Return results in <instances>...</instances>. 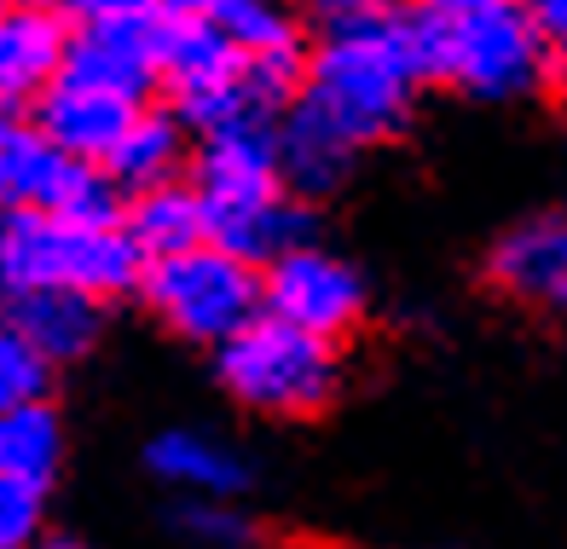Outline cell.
Masks as SVG:
<instances>
[{"label": "cell", "mask_w": 567, "mask_h": 549, "mask_svg": "<svg viewBox=\"0 0 567 549\" xmlns=\"http://www.w3.org/2000/svg\"><path fill=\"white\" fill-rule=\"evenodd\" d=\"M151 468H157V480L186 491V498H238L249 486L244 457L226 439L197 434V428H168L151 439Z\"/></svg>", "instance_id": "obj_17"}, {"label": "cell", "mask_w": 567, "mask_h": 549, "mask_svg": "<svg viewBox=\"0 0 567 549\" xmlns=\"http://www.w3.org/2000/svg\"><path fill=\"white\" fill-rule=\"evenodd\" d=\"M35 122L47 127V139L59 151L82 156V163H105L116 151V139L127 134V122L140 116V99H122L111 87H93V82H75V75H59L53 87H47Z\"/></svg>", "instance_id": "obj_12"}, {"label": "cell", "mask_w": 567, "mask_h": 549, "mask_svg": "<svg viewBox=\"0 0 567 549\" xmlns=\"http://www.w3.org/2000/svg\"><path fill=\"white\" fill-rule=\"evenodd\" d=\"M64 59H70V35L53 12L35 7V0L7 7L0 12V111L41 99L64 75Z\"/></svg>", "instance_id": "obj_13"}, {"label": "cell", "mask_w": 567, "mask_h": 549, "mask_svg": "<svg viewBox=\"0 0 567 549\" xmlns=\"http://www.w3.org/2000/svg\"><path fill=\"white\" fill-rule=\"evenodd\" d=\"M7 7H18V0H0V12H7Z\"/></svg>", "instance_id": "obj_32"}, {"label": "cell", "mask_w": 567, "mask_h": 549, "mask_svg": "<svg viewBox=\"0 0 567 549\" xmlns=\"http://www.w3.org/2000/svg\"><path fill=\"white\" fill-rule=\"evenodd\" d=\"M7 319L23 330L47 364L82 359L99 342V296L64 290V283H35V290H7Z\"/></svg>", "instance_id": "obj_15"}, {"label": "cell", "mask_w": 567, "mask_h": 549, "mask_svg": "<svg viewBox=\"0 0 567 549\" xmlns=\"http://www.w3.org/2000/svg\"><path fill=\"white\" fill-rule=\"evenodd\" d=\"M179 12H197V18H215L220 30L238 35V46L249 59L261 52H301L296 41V18L278 7V0H174Z\"/></svg>", "instance_id": "obj_21"}, {"label": "cell", "mask_w": 567, "mask_h": 549, "mask_svg": "<svg viewBox=\"0 0 567 549\" xmlns=\"http://www.w3.org/2000/svg\"><path fill=\"white\" fill-rule=\"evenodd\" d=\"M35 549H82V543H35Z\"/></svg>", "instance_id": "obj_30"}, {"label": "cell", "mask_w": 567, "mask_h": 549, "mask_svg": "<svg viewBox=\"0 0 567 549\" xmlns=\"http://www.w3.org/2000/svg\"><path fill=\"white\" fill-rule=\"evenodd\" d=\"M220 382L231 400L261 416H313L337 400L342 359L330 335L261 312L231 342H220Z\"/></svg>", "instance_id": "obj_4"}, {"label": "cell", "mask_w": 567, "mask_h": 549, "mask_svg": "<svg viewBox=\"0 0 567 549\" xmlns=\"http://www.w3.org/2000/svg\"><path fill=\"white\" fill-rule=\"evenodd\" d=\"M486 278L515 301H556L567 296V208H538L515 220L486 255Z\"/></svg>", "instance_id": "obj_11"}, {"label": "cell", "mask_w": 567, "mask_h": 549, "mask_svg": "<svg viewBox=\"0 0 567 549\" xmlns=\"http://www.w3.org/2000/svg\"><path fill=\"white\" fill-rule=\"evenodd\" d=\"M522 7H527V18L538 23V35H545L550 59L567 64V0H522Z\"/></svg>", "instance_id": "obj_26"}, {"label": "cell", "mask_w": 567, "mask_h": 549, "mask_svg": "<svg viewBox=\"0 0 567 549\" xmlns=\"http://www.w3.org/2000/svg\"><path fill=\"white\" fill-rule=\"evenodd\" d=\"M93 163L59 151L41 122H23L18 111H0V203L7 208H47L64 215L70 197L82 191Z\"/></svg>", "instance_id": "obj_10"}, {"label": "cell", "mask_w": 567, "mask_h": 549, "mask_svg": "<svg viewBox=\"0 0 567 549\" xmlns=\"http://www.w3.org/2000/svg\"><path fill=\"white\" fill-rule=\"evenodd\" d=\"M35 7H47V0H35Z\"/></svg>", "instance_id": "obj_34"}, {"label": "cell", "mask_w": 567, "mask_h": 549, "mask_svg": "<svg viewBox=\"0 0 567 549\" xmlns=\"http://www.w3.org/2000/svg\"><path fill=\"white\" fill-rule=\"evenodd\" d=\"M423 82H429V64L417 46V18L389 12L377 23H359V30L324 35L319 52L307 59L296 99L313 104L337 134H348L365 151L400 134Z\"/></svg>", "instance_id": "obj_1"}, {"label": "cell", "mask_w": 567, "mask_h": 549, "mask_svg": "<svg viewBox=\"0 0 567 549\" xmlns=\"http://www.w3.org/2000/svg\"><path fill=\"white\" fill-rule=\"evenodd\" d=\"M145 249L127 238V226H93L47 208H18L7 260H0V290H35V283H64L87 296H122L145 283Z\"/></svg>", "instance_id": "obj_3"}, {"label": "cell", "mask_w": 567, "mask_h": 549, "mask_svg": "<svg viewBox=\"0 0 567 549\" xmlns=\"http://www.w3.org/2000/svg\"><path fill=\"white\" fill-rule=\"evenodd\" d=\"M561 122H567V82H561Z\"/></svg>", "instance_id": "obj_31"}, {"label": "cell", "mask_w": 567, "mask_h": 549, "mask_svg": "<svg viewBox=\"0 0 567 549\" xmlns=\"http://www.w3.org/2000/svg\"><path fill=\"white\" fill-rule=\"evenodd\" d=\"M561 312H567V296H561Z\"/></svg>", "instance_id": "obj_33"}, {"label": "cell", "mask_w": 567, "mask_h": 549, "mask_svg": "<svg viewBox=\"0 0 567 549\" xmlns=\"http://www.w3.org/2000/svg\"><path fill=\"white\" fill-rule=\"evenodd\" d=\"M47 394V359L23 342V330L0 312V411Z\"/></svg>", "instance_id": "obj_22"}, {"label": "cell", "mask_w": 567, "mask_h": 549, "mask_svg": "<svg viewBox=\"0 0 567 549\" xmlns=\"http://www.w3.org/2000/svg\"><path fill=\"white\" fill-rule=\"evenodd\" d=\"M261 283L272 319H290L313 335H330V342H342L365 319V278L319 244H296L290 255H278L272 267H261Z\"/></svg>", "instance_id": "obj_7"}, {"label": "cell", "mask_w": 567, "mask_h": 549, "mask_svg": "<svg viewBox=\"0 0 567 549\" xmlns=\"http://www.w3.org/2000/svg\"><path fill=\"white\" fill-rule=\"evenodd\" d=\"M64 75L122 99H145L163 82V23L157 18H99L70 35Z\"/></svg>", "instance_id": "obj_9"}, {"label": "cell", "mask_w": 567, "mask_h": 549, "mask_svg": "<svg viewBox=\"0 0 567 549\" xmlns=\"http://www.w3.org/2000/svg\"><path fill=\"white\" fill-rule=\"evenodd\" d=\"M145 301L151 312L186 342H231L244 324H255L267 312V283L261 267H249L244 255L220 249L215 238L197 244V249H179L163 255L145 267Z\"/></svg>", "instance_id": "obj_5"}, {"label": "cell", "mask_w": 567, "mask_h": 549, "mask_svg": "<svg viewBox=\"0 0 567 549\" xmlns=\"http://www.w3.org/2000/svg\"><path fill=\"white\" fill-rule=\"evenodd\" d=\"M59 457H64V428L47 411V400H23L0 411V475L47 486L59 475Z\"/></svg>", "instance_id": "obj_20"}, {"label": "cell", "mask_w": 567, "mask_h": 549, "mask_svg": "<svg viewBox=\"0 0 567 549\" xmlns=\"http://www.w3.org/2000/svg\"><path fill=\"white\" fill-rule=\"evenodd\" d=\"M389 12H394V0H313V18H319L324 35L359 30V23H377V18H389Z\"/></svg>", "instance_id": "obj_25"}, {"label": "cell", "mask_w": 567, "mask_h": 549, "mask_svg": "<svg viewBox=\"0 0 567 549\" xmlns=\"http://www.w3.org/2000/svg\"><path fill=\"white\" fill-rule=\"evenodd\" d=\"M278 163H284V191L313 203V197H330L353 174L359 145L337 134L313 104L290 99V111L278 116Z\"/></svg>", "instance_id": "obj_14"}, {"label": "cell", "mask_w": 567, "mask_h": 549, "mask_svg": "<svg viewBox=\"0 0 567 549\" xmlns=\"http://www.w3.org/2000/svg\"><path fill=\"white\" fill-rule=\"evenodd\" d=\"M127 238L145 249V260H163L179 249L209 244V197L197 186H179V179H163L151 191H134V208L122 215Z\"/></svg>", "instance_id": "obj_18"}, {"label": "cell", "mask_w": 567, "mask_h": 549, "mask_svg": "<svg viewBox=\"0 0 567 549\" xmlns=\"http://www.w3.org/2000/svg\"><path fill=\"white\" fill-rule=\"evenodd\" d=\"M411 18H417V46L429 64V82H452L457 93H470L481 104L533 99L556 64L522 0L475 12V18H441L429 7Z\"/></svg>", "instance_id": "obj_2"}, {"label": "cell", "mask_w": 567, "mask_h": 549, "mask_svg": "<svg viewBox=\"0 0 567 549\" xmlns=\"http://www.w3.org/2000/svg\"><path fill=\"white\" fill-rule=\"evenodd\" d=\"M179 532L197 538L203 549H249L255 527L231 509V498H192L179 509Z\"/></svg>", "instance_id": "obj_23"}, {"label": "cell", "mask_w": 567, "mask_h": 549, "mask_svg": "<svg viewBox=\"0 0 567 549\" xmlns=\"http://www.w3.org/2000/svg\"><path fill=\"white\" fill-rule=\"evenodd\" d=\"M7 238H12V215H7V203H0V260H7Z\"/></svg>", "instance_id": "obj_29"}, {"label": "cell", "mask_w": 567, "mask_h": 549, "mask_svg": "<svg viewBox=\"0 0 567 549\" xmlns=\"http://www.w3.org/2000/svg\"><path fill=\"white\" fill-rule=\"evenodd\" d=\"M186 163V134H179V116L168 111H140L127 122V134L116 139V151L105 156V174L127 191H151L163 179L179 174Z\"/></svg>", "instance_id": "obj_19"}, {"label": "cell", "mask_w": 567, "mask_h": 549, "mask_svg": "<svg viewBox=\"0 0 567 549\" xmlns=\"http://www.w3.org/2000/svg\"><path fill=\"white\" fill-rule=\"evenodd\" d=\"M429 12L441 18H475V12H493V7H509V0H423Z\"/></svg>", "instance_id": "obj_28"}, {"label": "cell", "mask_w": 567, "mask_h": 549, "mask_svg": "<svg viewBox=\"0 0 567 549\" xmlns=\"http://www.w3.org/2000/svg\"><path fill=\"white\" fill-rule=\"evenodd\" d=\"M163 87L174 93L179 122L203 127V134L255 111L272 116V104L249 75V52L238 46V35L197 12H179L163 23Z\"/></svg>", "instance_id": "obj_6"}, {"label": "cell", "mask_w": 567, "mask_h": 549, "mask_svg": "<svg viewBox=\"0 0 567 549\" xmlns=\"http://www.w3.org/2000/svg\"><path fill=\"white\" fill-rule=\"evenodd\" d=\"M209 238L231 255H244L249 267H272L278 255H290L296 244H313V215L307 197H261L238 208H209Z\"/></svg>", "instance_id": "obj_16"}, {"label": "cell", "mask_w": 567, "mask_h": 549, "mask_svg": "<svg viewBox=\"0 0 567 549\" xmlns=\"http://www.w3.org/2000/svg\"><path fill=\"white\" fill-rule=\"evenodd\" d=\"M41 491L47 486L0 475V549H35L41 543Z\"/></svg>", "instance_id": "obj_24"}, {"label": "cell", "mask_w": 567, "mask_h": 549, "mask_svg": "<svg viewBox=\"0 0 567 549\" xmlns=\"http://www.w3.org/2000/svg\"><path fill=\"white\" fill-rule=\"evenodd\" d=\"M64 7L82 23H99V18H157L163 0H64Z\"/></svg>", "instance_id": "obj_27"}, {"label": "cell", "mask_w": 567, "mask_h": 549, "mask_svg": "<svg viewBox=\"0 0 567 549\" xmlns=\"http://www.w3.org/2000/svg\"><path fill=\"white\" fill-rule=\"evenodd\" d=\"M197 191L209 197V208H238L261 203L284 191V163H278V127L267 111L220 122L203 134L197 151Z\"/></svg>", "instance_id": "obj_8"}]
</instances>
